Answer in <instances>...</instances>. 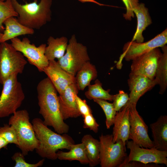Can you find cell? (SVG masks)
I'll return each instance as SVG.
<instances>
[{
    "mask_svg": "<svg viewBox=\"0 0 167 167\" xmlns=\"http://www.w3.org/2000/svg\"><path fill=\"white\" fill-rule=\"evenodd\" d=\"M39 113L48 126H52L57 133H67L69 126L64 122L60 108L57 91L48 77L43 79L37 87Z\"/></svg>",
    "mask_w": 167,
    "mask_h": 167,
    "instance_id": "1",
    "label": "cell"
},
{
    "mask_svg": "<svg viewBox=\"0 0 167 167\" xmlns=\"http://www.w3.org/2000/svg\"><path fill=\"white\" fill-rule=\"evenodd\" d=\"M32 124L36 136L39 142L36 152L43 158L55 160L57 159V153L59 149L69 150L75 144L70 136L56 133L49 129L39 118L33 119Z\"/></svg>",
    "mask_w": 167,
    "mask_h": 167,
    "instance_id": "2",
    "label": "cell"
},
{
    "mask_svg": "<svg viewBox=\"0 0 167 167\" xmlns=\"http://www.w3.org/2000/svg\"><path fill=\"white\" fill-rule=\"evenodd\" d=\"M18 14L17 18L23 25L33 29H39L51 21L52 0H34L30 3H19L17 0H11Z\"/></svg>",
    "mask_w": 167,
    "mask_h": 167,
    "instance_id": "3",
    "label": "cell"
},
{
    "mask_svg": "<svg viewBox=\"0 0 167 167\" xmlns=\"http://www.w3.org/2000/svg\"><path fill=\"white\" fill-rule=\"evenodd\" d=\"M8 124L14 128L19 143L18 147L24 156L38 147L39 142L26 110L17 111L10 118Z\"/></svg>",
    "mask_w": 167,
    "mask_h": 167,
    "instance_id": "4",
    "label": "cell"
},
{
    "mask_svg": "<svg viewBox=\"0 0 167 167\" xmlns=\"http://www.w3.org/2000/svg\"><path fill=\"white\" fill-rule=\"evenodd\" d=\"M17 75L6 79L3 84L0 96V118L13 114L21 106L25 98L22 85Z\"/></svg>",
    "mask_w": 167,
    "mask_h": 167,
    "instance_id": "5",
    "label": "cell"
},
{
    "mask_svg": "<svg viewBox=\"0 0 167 167\" xmlns=\"http://www.w3.org/2000/svg\"><path fill=\"white\" fill-rule=\"evenodd\" d=\"M27 62L20 52L11 44L0 43V84L10 76L22 74Z\"/></svg>",
    "mask_w": 167,
    "mask_h": 167,
    "instance_id": "6",
    "label": "cell"
},
{
    "mask_svg": "<svg viewBox=\"0 0 167 167\" xmlns=\"http://www.w3.org/2000/svg\"><path fill=\"white\" fill-rule=\"evenodd\" d=\"M100 164L101 167H119L127 157L126 148L122 141H113L112 134L99 136Z\"/></svg>",
    "mask_w": 167,
    "mask_h": 167,
    "instance_id": "7",
    "label": "cell"
},
{
    "mask_svg": "<svg viewBox=\"0 0 167 167\" xmlns=\"http://www.w3.org/2000/svg\"><path fill=\"white\" fill-rule=\"evenodd\" d=\"M66 51L57 62L62 69L75 76L82 66L90 61L87 47L78 42L74 34L68 42Z\"/></svg>",
    "mask_w": 167,
    "mask_h": 167,
    "instance_id": "8",
    "label": "cell"
},
{
    "mask_svg": "<svg viewBox=\"0 0 167 167\" xmlns=\"http://www.w3.org/2000/svg\"><path fill=\"white\" fill-rule=\"evenodd\" d=\"M167 43V28L146 42L138 43L131 41H129L124 45L122 53L117 64V67L118 69L121 68L123 58L127 61H132L155 48L162 47Z\"/></svg>",
    "mask_w": 167,
    "mask_h": 167,
    "instance_id": "9",
    "label": "cell"
},
{
    "mask_svg": "<svg viewBox=\"0 0 167 167\" xmlns=\"http://www.w3.org/2000/svg\"><path fill=\"white\" fill-rule=\"evenodd\" d=\"M11 41L13 47L27 58L30 64L36 67L39 71L43 72L49 63L45 55V44H42L37 47L34 44H31L27 37L21 40L17 37Z\"/></svg>",
    "mask_w": 167,
    "mask_h": 167,
    "instance_id": "10",
    "label": "cell"
},
{
    "mask_svg": "<svg viewBox=\"0 0 167 167\" xmlns=\"http://www.w3.org/2000/svg\"><path fill=\"white\" fill-rule=\"evenodd\" d=\"M136 105L129 106V118L130 123L129 139H131L139 147L146 148H154L152 141L148 135V128L142 117L136 109Z\"/></svg>",
    "mask_w": 167,
    "mask_h": 167,
    "instance_id": "11",
    "label": "cell"
},
{
    "mask_svg": "<svg viewBox=\"0 0 167 167\" xmlns=\"http://www.w3.org/2000/svg\"><path fill=\"white\" fill-rule=\"evenodd\" d=\"M127 148L130 153L126 159L128 162L137 161L145 164H162L167 166V151L155 148H146L139 147L132 140L126 141Z\"/></svg>",
    "mask_w": 167,
    "mask_h": 167,
    "instance_id": "12",
    "label": "cell"
},
{
    "mask_svg": "<svg viewBox=\"0 0 167 167\" xmlns=\"http://www.w3.org/2000/svg\"><path fill=\"white\" fill-rule=\"evenodd\" d=\"M162 52L155 48L132 61L131 73L154 79Z\"/></svg>",
    "mask_w": 167,
    "mask_h": 167,
    "instance_id": "13",
    "label": "cell"
},
{
    "mask_svg": "<svg viewBox=\"0 0 167 167\" xmlns=\"http://www.w3.org/2000/svg\"><path fill=\"white\" fill-rule=\"evenodd\" d=\"M43 72L47 76L59 94L69 85L76 83L75 76L63 70L55 60L49 61Z\"/></svg>",
    "mask_w": 167,
    "mask_h": 167,
    "instance_id": "14",
    "label": "cell"
},
{
    "mask_svg": "<svg viewBox=\"0 0 167 167\" xmlns=\"http://www.w3.org/2000/svg\"><path fill=\"white\" fill-rule=\"evenodd\" d=\"M127 82L130 93L129 100L125 105L127 106L136 105L140 97L157 84L155 79L131 73Z\"/></svg>",
    "mask_w": 167,
    "mask_h": 167,
    "instance_id": "15",
    "label": "cell"
},
{
    "mask_svg": "<svg viewBox=\"0 0 167 167\" xmlns=\"http://www.w3.org/2000/svg\"><path fill=\"white\" fill-rule=\"evenodd\" d=\"M79 91L75 83L69 85L58 96L60 110L64 120L81 116L75 100V96Z\"/></svg>",
    "mask_w": 167,
    "mask_h": 167,
    "instance_id": "16",
    "label": "cell"
},
{
    "mask_svg": "<svg viewBox=\"0 0 167 167\" xmlns=\"http://www.w3.org/2000/svg\"><path fill=\"white\" fill-rule=\"evenodd\" d=\"M129 110V107L125 106L117 112L112 134L114 143L121 140L126 146V142L129 139L130 132Z\"/></svg>",
    "mask_w": 167,
    "mask_h": 167,
    "instance_id": "17",
    "label": "cell"
},
{
    "mask_svg": "<svg viewBox=\"0 0 167 167\" xmlns=\"http://www.w3.org/2000/svg\"><path fill=\"white\" fill-rule=\"evenodd\" d=\"M154 148L167 151V116L161 115L155 122L150 124Z\"/></svg>",
    "mask_w": 167,
    "mask_h": 167,
    "instance_id": "18",
    "label": "cell"
},
{
    "mask_svg": "<svg viewBox=\"0 0 167 167\" xmlns=\"http://www.w3.org/2000/svg\"><path fill=\"white\" fill-rule=\"evenodd\" d=\"M5 29L0 40V43L6 42L21 35H32L34 29L29 28L20 23L15 17H11L4 22Z\"/></svg>",
    "mask_w": 167,
    "mask_h": 167,
    "instance_id": "19",
    "label": "cell"
},
{
    "mask_svg": "<svg viewBox=\"0 0 167 167\" xmlns=\"http://www.w3.org/2000/svg\"><path fill=\"white\" fill-rule=\"evenodd\" d=\"M133 11L137 17V24L136 31L131 41L138 43L143 42L144 40L143 32L147 27L152 24V20L148 9L143 3H139L134 8Z\"/></svg>",
    "mask_w": 167,
    "mask_h": 167,
    "instance_id": "20",
    "label": "cell"
},
{
    "mask_svg": "<svg viewBox=\"0 0 167 167\" xmlns=\"http://www.w3.org/2000/svg\"><path fill=\"white\" fill-rule=\"evenodd\" d=\"M68 42L67 38L65 36L56 38L49 36L45 51V56L49 61L55 58L58 59L62 57L65 53Z\"/></svg>",
    "mask_w": 167,
    "mask_h": 167,
    "instance_id": "21",
    "label": "cell"
},
{
    "mask_svg": "<svg viewBox=\"0 0 167 167\" xmlns=\"http://www.w3.org/2000/svg\"><path fill=\"white\" fill-rule=\"evenodd\" d=\"M97 76V72L95 66L90 61L86 62L75 76L76 84L79 90H84Z\"/></svg>",
    "mask_w": 167,
    "mask_h": 167,
    "instance_id": "22",
    "label": "cell"
},
{
    "mask_svg": "<svg viewBox=\"0 0 167 167\" xmlns=\"http://www.w3.org/2000/svg\"><path fill=\"white\" fill-rule=\"evenodd\" d=\"M81 142L85 148L89 166L94 167L100 164V141L91 135L86 134L82 137Z\"/></svg>",
    "mask_w": 167,
    "mask_h": 167,
    "instance_id": "23",
    "label": "cell"
},
{
    "mask_svg": "<svg viewBox=\"0 0 167 167\" xmlns=\"http://www.w3.org/2000/svg\"><path fill=\"white\" fill-rule=\"evenodd\" d=\"M69 150L68 152L58 150L57 153V159L70 161L75 160L82 164H88V160L83 143L73 144Z\"/></svg>",
    "mask_w": 167,
    "mask_h": 167,
    "instance_id": "24",
    "label": "cell"
},
{
    "mask_svg": "<svg viewBox=\"0 0 167 167\" xmlns=\"http://www.w3.org/2000/svg\"><path fill=\"white\" fill-rule=\"evenodd\" d=\"M162 52L156 69L154 79L160 86L159 94H163L167 87V46L161 47Z\"/></svg>",
    "mask_w": 167,
    "mask_h": 167,
    "instance_id": "25",
    "label": "cell"
},
{
    "mask_svg": "<svg viewBox=\"0 0 167 167\" xmlns=\"http://www.w3.org/2000/svg\"><path fill=\"white\" fill-rule=\"evenodd\" d=\"M85 92L86 97L89 100L99 99L112 101L113 95L110 94L109 90H106L102 87V84L98 79H96L94 84H90Z\"/></svg>",
    "mask_w": 167,
    "mask_h": 167,
    "instance_id": "26",
    "label": "cell"
},
{
    "mask_svg": "<svg viewBox=\"0 0 167 167\" xmlns=\"http://www.w3.org/2000/svg\"><path fill=\"white\" fill-rule=\"evenodd\" d=\"M93 100L100 106L104 111L106 117V127L107 129H109L113 124L117 112L115 109L113 104L104 100L95 99Z\"/></svg>",
    "mask_w": 167,
    "mask_h": 167,
    "instance_id": "27",
    "label": "cell"
},
{
    "mask_svg": "<svg viewBox=\"0 0 167 167\" xmlns=\"http://www.w3.org/2000/svg\"><path fill=\"white\" fill-rule=\"evenodd\" d=\"M18 16L11 0L4 1L0 0V28L3 31L5 29L3 25L4 21L11 17Z\"/></svg>",
    "mask_w": 167,
    "mask_h": 167,
    "instance_id": "28",
    "label": "cell"
},
{
    "mask_svg": "<svg viewBox=\"0 0 167 167\" xmlns=\"http://www.w3.org/2000/svg\"><path fill=\"white\" fill-rule=\"evenodd\" d=\"M0 136L3 138L8 143L19 145L17 136L13 126L9 124H4L0 127Z\"/></svg>",
    "mask_w": 167,
    "mask_h": 167,
    "instance_id": "29",
    "label": "cell"
},
{
    "mask_svg": "<svg viewBox=\"0 0 167 167\" xmlns=\"http://www.w3.org/2000/svg\"><path fill=\"white\" fill-rule=\"evenodd\" d=\"M12 160L15 162L14 167H38L41 166L45 161V159L35 164H31L26 162L24 156L22 152H16L12 157Z\"/></svg>",
    "mask_w": 167,
    "mask_h": 167,
    "instance_id": "30",
    "label": "cell"
},
{
    "mask_svg": "<svg viewBox=\"0 0 167 167\" xmlns=\"http://www.w3.org/2000/svg\"><path fill=\"white\" fill-rule=\"evenodd\" d=\"M129 99V95L122 90L118 93L113 95V104L115 110L118 112L127 104Z\"/></svg>",
    "mask_w": 167,
    "mask_h": 167,
    "instance_id": "31",
    "label": "cell"
},
{
    "mask_svg": "<svg viewBox=\"0 0 167 167\" xmlns=\"http://www.w3.org/2000/svg\"><path fill=\"white\" fill-rule=\"evenodd\" d=\"M126 9V13L123 14V17L127 20H131L134 17V8L139 3V0H122Z\"/></svg>",
    "mask_w": 167,
    "mask_h": 167,
    "instance_id": "32",
    "label": "cell"
},
{
    "mask_svg": "<svg viewBox=\"0 0 167 167\" xmlns=\"http://www.w3.org/2000/svg\"><path fill=\"white\" fill-rule=\"evenodd\" d=\"M83 118V128L88 129L95 133H97L99 125L92 113L85 116Z\"/></svg>",
    "mask_w": 167,
    "mask_h": 167,
    "instance_id": "33",
    "label": "cell"
},
{
    "mask_svg": "<svg viewBox=\"0 0 167 167\" xmlns=\"http://www.w3.org/2000/svg\"><path fill=\"white\" fill-rule=\"evenodd\" d=\"M75 100L78 110L83 118L92 113V110L85 100H82L77 95L75 96Z\"/></svg>",
    "mask_w": 167,
    "mask_h": 167,
    "instance_id": "34",
    "label": "cell"
},
{
    "mask_svg": "<svg viewBox=\"0 0 167 167\" xmlns=\"http://www.w3.org/2000/svg\"><path fill=\"white\" fill-rule=\"evenodd\" d=\"M127 157L119 167H161L158 164L149 163L145 164L137 161L128 162L126 161Z\"/></svg>",
    "mask_w": 167,
    "mask_h": 167,
    "instance_id": "35",
    "label": "cell"
},
{
    "mask_svg": "<svg viewBox=\"0 0 167 167\" xmlns=\"http://www.w3.org/2000/svg\"><path fill=\"white\" fill-rule=\"evenodd\" d=\"M9 143L2 137L0 136V150L6 148Z\"/></svg>",
    "mask_w": 167,
    "mask_h": 167,
    "instance_id": "36",
    "label": "cell"
},
{
    "mask_svg": "<svg viewBox=\"0 0 167 167\" xmlns=\"http://www.w3.org/2000/svg\"><path fill=\"white\" fill-rule=\"evenodd\" d=\"M78 1L82 3H84V2H91L95 3L101 6H109L108 5H106L103 4L101 3H100L94 0H78Z\"/></svg>",
    "mask_w": 167,
    "mask_h": 167,
    "instance_id": "37",
    "label": "cell"
},
{
    "mask_svg": "<svg viewBox=\"0 0 167 167\" xmlns=\"http://www.w3.org/2000/svg\"><path fill=\"white\" fill-rule=\"evenodd\" d=\"M2 32H3V31L0 28V40L1 38L2 35Z\"/></svg>",
    "mask_w": 167,
    "mask_h": 167,
    "instance_id": "38",
    "label": "cell"
},
{
    "mask_svg": "<svg viewBox=\"0 0 167 167\" xmlns=\"http://www.w3.org/2000/svg\"><path fill=\"white\" fill-rule=\"evenodd\" d=\"M1 0L2 1H6V0Z\"/></svg>",
    "mask_w": 167,
    "mask_h": 167,
    "instance_id": "39",
    "label": "cell"
}]
</instances>
